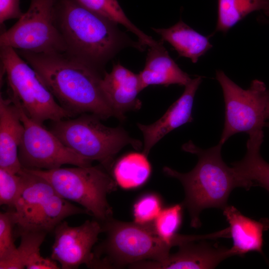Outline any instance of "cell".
Segmentation results:
<instances>
[{
    "mask_svg": "<svg viewBox=\"0 0 269 269\" xmlns=\"http://www.w3.org/2000/svg\"><path fill=\"white\" fill-rule=\"evenodd\" d=\"M16 51L65 110L74 116L92 114L101 120L114 117L101 86L102 71L66 53Z\"/></svg>",
    "mask_w": 269,
    "mask_h": 269,
    "instance_id": "1",
    "label": "cell"
},
{
    "mask_svg": "<svg viewBox=\"0 0 269 269\" xmlns=\"http://www.w3.org/2000/svg\"><path fill=\"white\" fill-rule=\"evenodd\" d=\"M54 22L66 53L103 71L105 65L127 46L141 49L118 24L84 8L75 0H55Z\"/></svg>",
    "mask_w": 269,
    "mask_h": 269,
    "instance_id": "2",
    "label": "cell"
},
{
    "mask_svg": "<svg viewBox=\"0 0 269 269\" xmlns=\"http://www.w3.org/2000/svg\"><path fill=\"white\" fill-rule=\"evenodd\" d=\"M223 144L202 149L189 140L183 144V151L196 154L198 162L187 173H181L167 166L163 168L167 176L178 179L183 186L185 198L182 203L190 217V226H201L200 213L205 209H223L227 206L228 197L236 187L249 190V185L241 178L233 167L228 166L221 156Z\"/></svg>",
    "mask_w": 269,
    "mask_h": 269,
    "instance_id": "3",
    "label": "cell"
},
{
    "mask_svg": "<svg viewBox=\"0 0 269 269\" xmlns=\"http://www.w3.org/2000/svg\"><path fill=\"white\" fill-rule=\"evenodd\" d=\"M101 120L95 115L83 114L76 118L53 121L50 131L81 156L91 162L98 161L105 169H110L124 147L131 145L139 150L142 143L122 127L106 126Z\"/></svg>",
    "mask_w": 269,
    "mask_h": 269,
    "instance_id": "4",
    "label": "cell"
},
{
    "mask_svg": "<svg viewBox=\"0 0 269 269\" xmlns=\"http://www.w3.org/2000/svg\"><path fill=\"white\" fill-rule=\"evenodd\" d=\"M105 240L94 253L100 268L122 267L147 260L160 262L170 254L173 244L157 235L152 223L140 225L111 218L103 222Z\"/></svg>",
    "mask_w": 269,
    "mask_h": 269,
    "instance_id": "5",
    "label": "cell"
},
{
    "mask_svg": "<svg viewBox=\"0 0 269 269\" xmlns=\"http://www.w3.org/2000/svg\"><path fill=\"white\" fill-rule=\"evenodd\" d=\"M28 170L46 180L59 195L80 204L96 220L104 222L112 217L107 196L117 184L102 166Z\"/></svg>",
    "mask_w": 269,
    "mask_h": 269,
    "instance_id": "6",
    "label": "cell"
},
{
    "mask_svg": "<svg viewBox=\"0 0 269 269\" xmlns=\"http://www.w3.org/2000/svg\"><path fill=\"white\" fill-rule=\"evenodd\" d=\"M2 72L6 75L9 95L16 98L34 121L42 124L75 116L63 108L35 71L11 47L0 46Z\"/></svg>",
    "mask_w": 269,
    "mask_h": 269,
    "instance_id": "7",
    "label": "cell"
},
{
    "mask_svg": "<svg viewBox=\"0 0 269 269\" xmlns=\"http://www.w3.org/2000/svg\"><path fill=\"white\" fill-rule=\"evenodd\" d=\"M216 78L223 91L225 105L224 127L220 142L223 144L239 133L263 131L269 118V90L259 80L252 81L244 89L221 70H217Z\"/></svg>",
    "mask_w": 269,
    "mask_h": 269,
    "instance_id": "8",
    "label": "cell"
},
{
    "mask_svg": "<svg viewBox=\"0 0 269 269\" xmlns=\"http://www.w3.org/2000/svg\"><path fill=\"white\" fill-rule=\"evenodd\" d=\"M55 1L30 0L17 22L1 32L0 46L35 53H65V44L54 22Z\"/></svg>",
    "mask_w": 269,
    "mask_h": 269,
    "instance_id": "9",
    "label": "cell"
},
{
    "mask_svg": "<svg viewBox=\"0 0 269 269\" xmlns=\"http://www.w3.org/2000/svg\"><path fill=\"white\" fill-rule=\"evenodd\" d=\"M16 106L24 128L18 150L22 168L28 170H50L65 164L89 166L91 162L66 146L51 131L30 118L20 101L9 95Z\"/></svg>",
    "mask_w": 269,
    "mask_h": 269,
    "instance_id": "10",
    "label": "cell"
},
{
    "mask_svg": "<svg viewBox=\"0 0 269 269\" xmlns=\"http://www.w3.org/2000/svg\"><path fill=\"white\" fill-rule=\"evenodd\" d=\"M53 231L54 241L51 259L58 263L62 269H77L81 265L98 268L97 260L92 251L103 232L97 220H87L75 227L63 221Z\"/></svg>",
    "mask_w": 269,
    "mask_h": 269,
    "instance_id": "11",
    "label": "cell"
},
{
    "mask_svg": "<svg viewBox=\"0 0 269 269\" xmlns=\"http://www.w3.org/2000/svg\"><path fill=\"white\" fill-rule=\"evenodd\" d=\"M201 240H192L178 246V251L165 260L144 261L129 266L132 269H208L215 268L225 259L233 256L231 249Z\"/></svg>",
    "mask_w": 269,
    "mask_h": 269,
    "instance_id": "12",
    "label": "cell"
},
{
    "mask_svg": "<svg viewBox=\"0 0 269 269\" xmlns=\"http://www.w3.org/2000/svg\"><path fill=\"white\" fill-rule=\"evenodd\" d=\"M101 86L114 117L118 119L124 121L126 112L138 110L141 107L137 96L143 89L139 75L120 63L114 64L110 73L105 71Z\"/></svg>",
    "mask_w": 269,
    "mask_h": 269,
    "instance_id": "13",
    "label": "cell"
},
{
    "mask_svg": "<svg viewBox=\"0 0 269 269\" xmlns=\"http://www.w3.org/2000/svg\"><path fill=\"white\" fill-rule=\"evenodd\" d=\"M202 80L198 76L185 86L181 96L157 121L148 125L137 124L143 136V152L148 155L152 147L165 135L193 121L192 111L196 92Z\"/></svg>",
    "mask_w": 269,
    "mask_h": 269,
    "instance_id": "14",
    "label": "cell"
},
{
    "mask_svg": "<svg viewBox=\"0 0 269 269\" xmlns=\"http://www.w3.org/2000/svg\"><path fill=\"white\" fill-rule=\"evenodd\" d=\"M17 173L21 185L14 210L19 232L29 229L39 211L56 192L46 180L27 169L22 168Z\"/></svg>",
    "mask_w": 269,
    "mask_h": 269,
    "instance_id": "15",
    "label": "cell"
},
{
    "mask_svg": "<svg viewBox=\"0 0 269 269\" xmlns=\"http://www.w3.org/2000/svg\"><path fill=\"white\" fill-rule=\"evenodd\" d=\"M24 131L19 111L12 100L0 97V168L14 173L22 167L18 150Z\"/></svg>",
    "mask_w": 269,
    "mask_h": 269,
    "instance_id": "16",
    "label": "cell"
},
{
    "mask_svg": "<svg viewBox=\"0 0 269 269\" xmlns=\"http://www.w3.org/2000/svg\"><path fill=\"white\" fill-rule=\"evenodd\" d=\"M223 215L229 224L231 249L233 256H243L250 252L263 253V233L269 229V219L256 221L242 214L233 206H226Z\"/></svg>",
    "mask_w": 269,
    "mask_h": 269,
    "instance_id": "17",
    "label": "cell"
},
{
    "mask_svg": "<svg viewBox=\"0 0 269 269\" xmlns=\"http://www.w3.org/2000/svg\"><path fill=\"white\" fill-rule=\"evenodd\" d=\"M138 75L143 89L153 85L185 86L192 79L171 58L161 41L149 47L144 67Z\"/></svg>",
    "mask_w": 269,
    "mask_h": 269,
    "instance_id": "18",
    "label": "cell"
},
{
    "mask_svg": "<svg viewBox=\"0 0 269 269\" xmlns=\"http://www.w3.org/2000/svg\"><path fill=\"white\" fill-rule=\"evenodd\" d=\"M20 243L8 258L0 260V269H57V262L44 258L40 253V247L47 233L41 231H23L18 232Z\"/></svg>",
    "mask_w": 269,
    "mask_h": 269,
    "instance_id": "19",
    "label": "cell"
},
{
    "mask_svg": "<svg viewBox=\"0 0 269 269\" xmlns=\"http://www.w3.org/2000/svg\"><path fill=\"white\" fill-rule=\"evenodd\" d=\"M152 29L163 41L169 43L179 56L189 58L194 63L212 47L209 37L197 32L181 19L169 28Z\"/></svg>",
    "mask_w": 269,
    "mask_h": 269,
    "instance_id": "20",
    "label": "cell"
},
{
    "mask_svg": "<svg viewBox=\"0 0 269 269\" xmlns=\"http://www.w3.org/2000/svg\"><path fill=\"white\" fill-rule=\"evenodd\" d=\"M249 135L244 158L231 164L239 177L250 187L261 186L269 192V163L262 157L260 148L264 141L263 131Z\"/></svg>",
    "mask_w": 269,
    "mask_h": 269,
    "instance_id": "21",
    "label": "cell"
},
{
    "mask_svg": "<svg viewBox=\"0 0 269 269\" xmlns=\"http://www.w3.org/2000/svg\"><path fill=\"white\" fill-rule=\"evenodd\" d=\"M143 152H132L120 157L113 166V178L121 188L131 189L144 184L151 171V165Z\"/></svg>",
    "mask_w": 269,
    "mask_h": 269,
    "instance_id": "22",
    "label": "cell"
},
{
    "mask_svg": "<svg viewBox=\"0 0 269 269\" xmlns=\"http://www.w3.org/2000/svg\"><path fill=\"white\" fill-rule=\"evenodd\" d=\"M258 10L269 16V0H218L215 31L226 33L249 14Z\"/></svg>",
    "mask_w": 269,
    "mask_h": 269,
    "instance_id": "23",
    "label": "cell"
},
{
    "mask_svg": "<svg viewBox=\"0 0 269 269\" xmlns=\"http://www.w3.org/2000/svg\"><path fill=\"white\" fill-rule=\"evenodd\" d=\"M89 10L101 15L117 24L125 26L134 33L143 46L149 47L157 45L154 40L134 25L126 16L118 0H75Z\"/></svg>",
    "mask_w": 269,
    "mask_h": 269,
    "instance_id": "24",
    "label": "cell"
},
{
    "mask_svg": "<svg viewBox=\"0 0 269 269\" xmlns=\"http://www.w3.org/2000/svg\"><path fill=\"white\" fill-rule=\"evenodd\" d=\"M183 204H176L162 209L152 223L154 232L164 240L179 246L186 242L197 240L198 235H184L177 233L182 220Z\"/></svg>",
    "mask_w": 269,
    "mask_h": 269,
    "instance_id": "25",
    "label": "cell"
},
{
    "mask_svg": "<svg viewBox=\"0 0 269 269\" xmlns=\"http://www.w3.org/2000/svg\"><path fill=\"white\" fill-rule=\"evenodd\" d=\"M161 210L162 201L157 195L154 193L143 195L134 205V222L140 225L151 224Z\"/></svg>",
    "mask_w": 269,
    "mask_h": 269,
    "instance_id": "26",
    "label": "cell"
},
{
    "mask_svg": "<svg viewBox=\"0 0 269 269\" xmlns=\"http://www.w3.org/2000/svg\"><path fill=\"white\" fill-rule=\"evenodd\" d=\"M16 226L14 210L0 213V260L9 257L16 250L14 228Z\"/></svg>",
    "mask_w": 269,
    "mask_h": 269,
    "instance_id": "27",
    "label": "cell"
},
{
    "mask_svg": "<svg viewBox=\"0 0 269 269\" xmlns=\"http://www.w3.org/2000/svg\"><path fill=\"white\" fill-rule=\"evenodd\" d=\"M21 182L18 173L0 168V204L14 209Z\"/></svg>",
    "mask_w": 269,
    "mask_h": 269,
    "instance_id": "28",
    "label": "cell"
},
{
    "mask_svg": "<svg viewBox=\"0 0 269 269\" xmlns=\"http://www.w3.org/2000/svg\"><path fill=\"white\" fill-rule=\"evenodd\" d=\"M20 0H0V23L8 19H19L23 13L20 8Z\"/></svg>",
    "mask_w": 269,
    "mask_h": 269,
    "instance_id": "29",
    "label": "cell"
},
{
    "mask_svg": "<svg viewBox=\"0 0 269 269\" xmlns=\"http://www.w3.org/2000/svg\"><path fill=\"white\" fill-rule=\"evenodd\" d=\"M261 21H262V22H266V23H269V20H266V19L263 20V19H262Z\"/></svg>",
    "mask_w": 269,
    "mask_h": 269,
    "instance_id": "30",
    "label": "cell"
},
{
    "mask_svg": "<svg viewBox=\"0 0 269 269\" xmlns=\"http://www.w3.org/2000/svg\"><path fill=\"white\" fill-rule=\"evenodd\" d=\"M266 127H268L269 128V118L268 120V122H267Z\"/></svg>",
    "mask_w": 269,
    "mask_h": 269,
    "instance_id": "31",
    "label": "cell"
}]
</instances>
